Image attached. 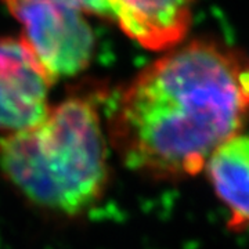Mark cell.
Returning a JSON list of instances; mask_svg holds the SVG:
<instances>
[{
	"label": "cell",
	"mask_w": 249,
	"mask_h": 249,
	"mask_svg": "<svg viewBox=\"0 0 249 249\" xmlns=\"http://www.w3.org/2000/svg\"><path fill=\"white\" fill-rule=\"evenodd\" d=\"M248 118L247 58L196 39L139 72L118 94L106 129L126 168L172 181L198 175Z\"/></svg>",
	"instance_id": "1"
},
{
	"label": "cell",
	"mask_w": 249,
	"mask_h": 249,
	"mask_svg": "<svg viewBox=\"0 0 249 249\" xmlns=\"http://www.w3.org/2000/svg\"><path fill=\"white\" fill-rule=\"evenodd\" d=\"M1 1L21 22V37L53 83L88 68L94 53V35L78 0Z\"/></svg>",
	"instance_id": "3"
},
{
	"label": "cell",
	"mask_w": 249,
	"mask_h": 249,
	"mask_svg": "<svg viewBox=\"0 0 249 249\" xmlns=\"http://www.w3.org/2000/svg\"><path fill=\"white\" fill-rule=\"evenodd\" d=\"M83 11L112 19L139 45L166 52L190 31L194 0H78Z\"/></svg>",
	"instance_id": "5"
},
{
	"label": "cell",
	"mask_w": 249,
	"mask_h": 249,
	"mask_svg": "<svg viewBox=\"0 0 249 249\" xmlns=\"http://www.w3.org/2000/svg\"><path fill=\"white\" fill-rule=\"evenodd\" d=\"M206 173L216 196L230 211L229 227H249V134H237L209 158Z\"/></svg>",
	"instance_id": "6"
},
{
	"label": "cell",
	"mask_w": 249,
	"mask_h": 249,
	"mask_svg": "<svg viewBox=\"0 0 249 249\" xmlns=\"http://www.w3.org/2000/svg\"><path fill=\"white\" fill-rule=\"evenodd\" d=\"M101 98L97 90L72 94L39 124L0 136V178L39 213L78 220L106 196L111 169Z\"/></svg>",
	"instance_id": "2"
},
{
	"label": "cell",
	"mask_w": 249,
	"mask_h": 249,
	"mask_svg": "<svg viewBox=\"0 0 249 249\" xmlns=\"http://www.w3.org/2000/svg\"><path fill=\"white\" fill-rule=\"evenodd\" d=\"M53 80L22 37L0 36V136L25 130L49 112Z\"/></svg>",
	"instance_id": "4"
}]
</instances>
